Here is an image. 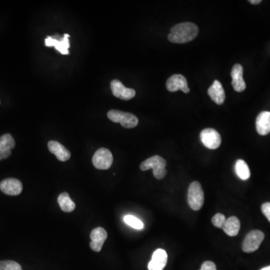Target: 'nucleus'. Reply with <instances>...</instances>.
<instances>
[{
	"mask_svg": "<svg viewBox=\"0 0 270 270\" xmlns=\"http://www.w3.org/2000/svg\"><path fill=\"white\" fill-rule=\"evenodd\" d=\"M198 27L193 23H182L171 29L168 40L173 43H187L194 40L198 35Z\"/></svg>",
	"mask_w": 270,
	"mask_h": 270,
	"instance_id": "nucleus-1",
	"label": "nucleus"
},
{
	"mask_svg": "<svg viewBox=\"0 0 270 270\" xmlns=\"http://www.w3.org/2000/svg\"><path fill=\"white\" fill-rule=\"evenodd\" d=\"M165 160L159 155H154L140 164V169L142 171L152 169L153 175L157 179H161L167 175V170L165 169Z\"/></svg>",
	"mask_w": 270,
	"mask_h": 270,
	"instance_id": "nucleus-2",
	"label": "nucleus"
},
{
	"mask_svg": "<svg viewBox=\"0 0 270 270\" xmlns=\"http://www.w3.org/2000/svg\"><path fill=\"white\" fill-rule=\"evenodd\" d=\"M188 205L191 209L198 211L204 203V193L200 182H193L190 185L188 193Z\"/></svg>",
	"mask_w": 270,
	"mask_h": 270,
	"instance_id": "nucleus-3",
	"label": "nucleus"
},
{
	"mask_svg": "<svg viewBox=\"0 0 270 270\" xmlns=\"http://www.w3.org/2000/svg\"><path fill=\"white\" fill-rule=\"evenodd\" d=\"M108 117L114 123H120L126 129H132L138 125V119L130 113L111 110L108 113Z\"/></svg>",
	"mask_w": 270,
	"mask_h": 270,
	"instance_id": "nucleus-4",
	"label": "nucleus"
},
{
	"mask_svg": "<svg viewBox=\"0 0 270 270\" xmlns=\"http://www.w3.org/2000/svg\"><path fill=\"white\" fill-rule=\"evenodd\" d=\"M114 158L109 149L100 148L95 152L93 157V164L99 170H108L112 166Z\"/></svg>",
	"mask_w": 270,
	"mask_h": 270,
	"instance_id": "nucleus-5",
	"label": "nucleus"
},
{
	"mask_svg": "<svg viewBox=\"0 0 270 270\" xmlns=\"http://www.w3.org/2000/svg\"><path fill=\"white\" fill-rule=\"evenodd\" d=\"M264 239V233L258 230H251L248 233L242 243V251L251 253L258 249Z\"/></svg>",
	"mask_w": 270,
	"mask_h": 270,
	"instance_id": "nucleus-6",
	"label": "nucleus"
},
{
	"mask_svg": "<svg viewBox=\"0 0 270 270\" xmlns=\"http://www.w3.org/2000/svg\"><path fill=\"white\" fill-rule=\"evenodd\" d=\"M200 140L208 149H216L221 143L219 133L213 129H206L200 133Z\"/></svg>",
	"mask_w": 270,
	"mask_h": 270,
	"instance_id": "nucleus-7",
	"label": "nucleus"
},
{
	"mask_svg": "<svg viewBox=\"0 0 270 270\" xmlns=\"http://www.w3.org/2000/svg\"><path fill=\"white\" fill-rule=\"evenodd\" d=\"M111 88L113 95L122 100H130L133 99L136 95L135 90L125 87L123 83L118 80L111 81Z\"/></svg>",
	"mask_w": 270,
	"mask_h": 270,
	"instance_id": "nucleus-8",
	"label": "nucleus"
},
{
	"mask_svg": "<svg viewBox=\"0 0 270 270\" xmlns=\"http://www.w3.org/2000/svg\"><path fill=\"white\" fill-rule=\"evenodd\" d=\"M69 37H70L69 35L65 34L64 37L58 40V36H53V37L48 36L45 39V45L47 47H54L62 54L68 55L69 54V48H70Z\"/></svg>",
	"mask_w": 270,
	"mask_h": 270,
	"instance_id": "nucleus-9",
	"label": "nucleus"
},
{
	"mask_svg": "<svg viewBox=\"0 0 270 270\" xmlns=\"http://www.w3.org/2000/svg\"><path fill=\"white\" fill-rule=\"evenodd\" d=\"M166 87H167V90L171 93L178 91V90H181L184 93H188L190 92L186 78L182 75H172L167 80Z\"/></svg>",
	"mask_w": 270,
	"mask_h": 270,
	"instance_id": "nucleus-10",
	"label": "nucleus"
},
{
	"mask_svg": "<svg viewBox=\"0 0 270 270\" xmlns=\"http://www.w3.org/2000/svg\"><path fill=\"white\" fill-rule=\"evenodd\" d=\"M90 238H91L90 248L96 252H99L108 238V233L103 227H96L92 230Z\"/></svg>",
	"mask_w": 270,
	"mask_h": 270,
	"instance_id": "nucleus-11",
	"label": "nucleus"
},
{
	"mask_svg": "<svg viewBox=\"0 0 270 270\" xmlns=\"http://www.w3.org/2000/svg\"><path fill=\"white\" fill-rule=\"evenodd\" d=\"M0 190L8 195H19L22 192L23 185L18 179L9 178L0 182Z\"/></svg>",
	"mask_w": 270,
	"mask_h": 270,
	"instance_id": "nucleus-12",
	"label": "nucleus"
},
{
	"mask_svg": "<svg viewBox=\"0 0 270 270\" xmlns=\"http://www.w3.org/2000/svg\"><path fill=\"white\" fill-rule=\"evenodd\" d=\"M232 86L235 91L238 93L244 91L246 88V84L243 79V68L240 64L233 66L231 71Z\"/></svg>",
	"mask_w": 270,
	"mask_h": 270,
	"instance_id": "nucleus-13",
	"label": "nucleus"
},
{
	"mask_svg": "<svg viewBox=\"0 0 270 270\" xmlns=\"http://www.w3.org/2000/svg\"><path fill=\"white\" fill-rule=\"evenodd\" d=\"M167 254L165 250L158 248L152 254V259L148 265L149 270H163L167 265Z\"/></svg>",
	"mask_w": 270,
	"mask_h": 270,
	"instance_id": "nucleus-14",
	"label": "nucleus"
},
{
	"mask_svg": "<svg viewBox=\"0 0 270 270\" xmlns=\"http://www.w3.org/2000/svg\"><path fill=\"white\" fill-rule=\"evenodd\" d=\"M15 146V141L10 134L0 137V161L9 158L12 155V149Z\"/></svg>",
	"mask_w": 270,
	"mask_h": 270,
	"instance_id": "nucleus-15",
	"label": "nucleus"
},
{
	"mask_svg": "<svg viewBox=\"0 0 270 270\" xmlns=\"http://www.w3.org/2000/svg\"><path fill=\"white\" fill-rule=\"evenodd\" d=\"M48 146L50 152L55 155L60 161H66L71 158V152L59 142L51 140L48 142Z\"/></svg>",
	"mask_w": 270,
	"mask_h": 270,
	"instance_id": "nucleus-16",
	"label": "nucleus"
},
{
	"mask_svg": "<svg viewBox=\"0 0 270 270\" xmlns=\"http://www.w3.org/2000/svg\"><path fill=\"white\" fill-rule=\"evenodd\" d=\"M208 95L217 105H221L225 100V93L222 85L218 81H215L208 90Z\"/></svg>",
	"mask_w": 270,
	"mask_h": 270,
	"instance_id": "nucleus-17",
	"label": "nucleus"
},
{
	"mask_svg": "<svg viewBox=\"0 0 270 270\" xmlns=\"http://www.w3.org/2000/svg\"><path fill=\"white\" fill-rule=\"evenodd\" d=\"M256 129L259 135H266L270 133V112L263 111L257 116Z\"/></svg>",
	"mask_w": 270,
	"mask_h": 270,
	"instance_id": "nucleus-18",
	"label": "nucleus"
},
{
	"mask_svg": "<svg viewBox=\"0 0 270 270\" xmlns=\"http://www.w3.org/2000/svg\"><path fill=\"white\" fill-rule=\"evenodd\" d=\"M222 229L228 236H236L240 230V221L236 216L230 217L226 220Z\"/></svg>",
	"mask_w": 270,
	"mask_h": 270,
	"instance_id": "nucleus-19",
	"label": "nucleus"
},
{
	"mask_svg": "<svg viewBox=\"0 0 270 270\" xmlns=\"http://www.w3.org/2000/svg\"><path fill=\"white\" fill-rule=\"evenodd\" d=\"M58 203L62 210L65 212H72L75 209V203L70 198V196L67 192L60 194L58 197Z\"/></svg>",
	"mask_w": 270,
	"mask_h": 270,
	"instance_id": "nucleus-20",
	"label": "nucleus"
},
{
	"mask_svg": "<svg viewBox=\"0 0 270 270\" xmlns=\"http://www.w3.org/2000/svg\"><path fill=\"white\" fill-rule=\"evenodd\" d=\"M235 171L236 175L242 180H247L251 176L249 167L243 160H238L235 164Z\"/></svg>",
	"mask_w": 270,
	"mask_h": 270,
	"instance_id": "nucleus-21",
	"label": "nucleus"
},
{
	"mask_svg": "<svg viewBox=\"0 0 270 270\" xmlns=\"http://www.w3.org/2000/svg\"><path fill=\"white\" fill-rule=\"evenodd\" d=\"M124 221L126 224L130 226L132 228L136 229V230H142V229L144 228V224L134 215H126L124 217Z\"/></svg>",
	"mask_w": 270,
	"mask_h": 270,
	"instance_id": "nucleus-22",
	"label": "nucleus"
},
{
	"mask_svg": "<svg viewBox=\"0 0 270 270\" xmlns=\"http://www.w3.org/2000/svg\"><path fill=\"white\" fill-rule=\"evenodd\" d=\"M0 270H23L21 265L12 260L0 261Z\"/></svg>",
	"mask_w": 270,
	"mask_h": 270,
	"instance_id": "nucleus-23",
	"label": "nucleus"
},
{
	"mask_svg": "<svg viewBox=\"0 0 270 270\" xmlns=\"http://www.w3.org/2000/svg\"><path fill=\"white\" fill-rule=\"evenodd\" d=\"M226 220L227 219H226L225 216L223 214L218 213L212 217V223L215 227H218V228H223Z\"/></svg>",
	"mask_w": 270,
	"mask_h": 270,
	"instance_id": "nucleus-24",
	"label": "nucleus"
},
{
	"mask_svg": "<svg viewBox=\"0 0 270 270\" xmlns=\"http://www.w3.org/2000/svg\"><path fill=\"white\" fill-rule=\"evenodd\" d=\"M200 270H217L216 266L212 261H205Z\"/></svg>",
	"mask_w": 270,
	"mask_h": 270,
	"instance_id": "nucleus-25",
	"label": "nucleus"
},
{
	"mask_svg": "<svg viewBox=\"0 0 270 270\" xmlns=\"http://www.w3.org/2000/svg\"><path fill=\"white\" fill-rule=\"evenodd\" d=\"M262 212L270 222V203H265L261 206Z\"/></svg>",
	"mask_w": 270,
	"mask_h": 270,
	"instance_id": "nucleus-26",
	"label": "nucleus"
},
{
	"mask_svg": "<svg viewBox=\"0 0 270 270\" xmlns=\"http://www.w3.org/2000/svg\"><path fill=\"white\" fill-rule=\"evenodd\" d=\"M249 3L253 5H258L261 3V0H250Z\"/></svg>",
	"mask_w": 270,
	"mask_h": 270,
	"instance_id": "nucleus-27",
	"label": "nucleus"
},
{
	"mask_svg": "<svg viewBox=\"0 0 270 270\" xmlns=\"http://www.w3.org/2000/svg\"><path fill=\"white\" fill-rule=\"evenodd\" d=\"M260 270H270V266H266V267L263 268V269H261Z\"/></svg>",
	"mask_w": 270,
	"mask_h": 270,
	"instance_id": "nucleus-28",
	"label": "nucleus"
}]
</instances>
